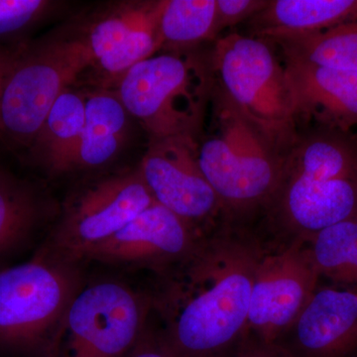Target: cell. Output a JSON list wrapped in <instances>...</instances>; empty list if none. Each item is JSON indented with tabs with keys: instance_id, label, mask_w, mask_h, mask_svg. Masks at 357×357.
I'll list each match as a JSON object with an SVG mask.
<instances>
[{
	"instance_id": "17",
	"label": "cell",
	"mask_w": 357,
	"mask_h": 357,
	"mask_svg": "<svg viewBox=\"0 0 357 357\" xmlns=\"http://www.w3.org/2000/svg\"><path fill=\"white\" fill-rule=\"evenodd\" d=\"M86 119L84 89H66L47 115L38 134L21 159L47 175L73 172Z\"/></svg>"
},
{
	"instance_id": "14",
	"label": "cell",
	"mask_w": 357,
	"mask_h": 357,
	"mask_svg": "<svg viewBox=\"0 0 357 357\" xmlns=\"http://www.w3.org/2000/svg\"><path fill=\"white\" fill-rule=\"evenodd\" d=\"M280 340L292 357H354L357 354V288H318Z\"/></svg>"
},
{
	"instance_id": "16",
	"label": "cell",
	"mask_w": 357,
	"mask_h": 357,
	"mask_svg": "<svg viewBox=\"0 0 357 357\" xmlns=\"http://www.w3.org/2000/svg\"><path fill=\"white\" fill-rule=\"evenodd\" d=\"M58 211L41 183L0 164V262L33 243Z\"/></svg>"
},
{
	"instance_id": "19",
	"label": "cell",
	"mask_w": 357,
	"mask_h": 357,
	"mask_svg": "<svg viewBox=\"0 0 357 357\" xmlns=\"http://www.w3.org/2000/svg\"><path fill=\"white\" fill-rule=\"evenodd\" d=\"M251 36L272 42L357 20V0H271L251 18Z\"/></svg>"
},
{
	"instance_id": "27",
	"label": "cell",
	"mask_w": 357,
	"mask_h": 357,
	"mask_svg": "<svg viewBox=\"0 0 357 357\" xmlns=\"http://www.w3.org/2000/svg\"><path fill=\"white\" fill-rule=\"evenodd\" d=\"M213 357H223V356H213Z\"/></svg>"
},
{
	"instance_id": "23",
	"label": "cell",
	"mask_w": 357,
	"mask_h": 357,
	"mask_svg": "<svg viewBox=\"0 0 357 357\" xmlns=\"http://www.w3.org/2000/svg\"><path fill=\"white\" fill-rule=\"evenodd\" d=\"M45 0H0V47L13 48L28 41L26 34L50 13Z\"/></svg>"
},
{
	"instance_id": "5",
	"label": "cell",
	"mask_w": 357,
	"mask_h": 357,
	"mask_svg": "<svg viewBox=\"0 0 357 357\" xmlns=\"http://www.w3.org/2000/svg\"><path fill=\"white\" fill-rule=\"evenodd\" d=\"M213 86L210 60L184 51H169L131 68L119 79L115 93L150 139L199 141Z\"/></svg>"
},
{
	"instance_id": "9",
	"label": "cell",
	"mask_w": 357,
	"mask_h": 357,
	"mask_svg": "<svg viewBox=\"0 0 357 357\" xmlns=\"http://www.w3.org/2000/svg\"><path fill=\"white\" fill-rule=\"evenodd\" d=\"M154 202L138 167L91 178L75 188L59 206L39 248L83 264L91 249L114 236Z\"/></svg>"
},
{
	"instance_id": "25",
	"label": "cell",
	"mask_w": 357,
	"mask_h": 357,
	"mask_svg": "<svg viewBox=\"0 0 357 357\" xmlns=\"http://www.w3.org/2000/svg\"><path fill=\"white\" fill-rule=\"evenodd\" d=\"M126 357H177L167 344L161 330L147 326L144 332Z\"/></svg>"
},
{
	"instance_id": "21",
	"label": "cell",
	"mask_w": 357,
	"mask_h": 357,
	"mask_svg": "<svg viewBox=\"0 0 357 357\" xmlns=\"http://www.w3.org/2000/svg\"><path fill=\"white\" fill-rule=\"evenodd\" d=\"M159 29L169 51L217 38V0H164Z\"/></svg>"
},
{
	"instance_id": "7",
	"label": "cell",
	"mask_w": 357,
	"mask_h": 357,
	"mask_svg": "<svg viewBox=\"0 0 357 357\" xmlns=\"http://www.w3.org/2000/svg\"><path fill=\"white\" fill-rule=\"evenodd\" d=\"M215 83L237 109L289 152L297 140V107L285 66L267 40L231 33L215 41Z\"/></svg>"
},
{
	"instance_id": "10",
	"label": "cell",
	"mask_w": 357,
	"mask_h": 357,
	"mask_svg": "<svg viewBox=\"0 0 357 357\" xmlns=\"http://www.w3.org/2000/svg\"><path fill=\"white\" fill-rule=\"evenodd\" d=\"M319 278L304 239L292 238L276 252L264 251L256 268L243 340L278 344L316 292Z\"/></svg>"
},
{
	"instance_id": "24",
	"label": "cell",
	"mask_w": 357,
	"mask_h": 357,
	"mask_svg": "<svg viewBox=\"0 0 357 357\" xmlns=\"http://www.w3.org/2000/svg\"><path fill=\"white\" fill-rule=\"evenodd\" d=\"M269 0H217V30L220 34L223 29L260 13Z\"/></svg>"
},
{
	"instance_id": "12",
	"label": "cell",
	"mask_w": 357,
	"mask_h": 357,
	"mask_svg": "<svg viewBox=\"0 0 357 357\" xmlns=\"http://www.w3.org/2000/svg\"><path fill=\"white\" fill-rule=\"evenodd\" d=\"M154 201L172 211L199 236L210 232L223 211L198 161V141L187 138L150 139L138 166Z\"/></svg>"
},
{
	"instance_id": "4",
	"label": "cell",
	"mask_w": 357,
	"mask_h": 357,
	"mask_svg": "<svg viewBox=\"0 0 357 357\" xmlns=\"http://www.w3.org/2000/svg\"><path fill=\"white\" fill-rule=\"evenodd\" d=\"M76 36L28 41L0 51V140L22 156L54 103L86 74Z\"/></svg>"
},
{
	"instance_id": "2",
	"label": "cell",
	"mask_w": 357,
	"mask_h": 357,
	"mask_svg": "<svg viewBox=\"0 0 357 357\" xmlns=\"http://www.w3.org/2000/svg\"><path fill=\"white\" fill-rule=\"evenodd\" d=\"M266 210L293 238L357 218V141L319 128L299 134L286 155L278 189Z\"/></svg>"
},
{
	"instance_id": "1",
	"label": "cell",
	"mask_w": 357,
	"mask_h": 357,
	"mask_svg": "<svg viewBox=\"0 0 357 357\" xmlns=\"http://www.w3.org/2000/svg\"><path fill=\"white\" fill-rule=\"evenodd\" d=\"M263 253L255 237L222 225L199 236L190 252L162 275L154 310L177 357L223 356L243 340Z\"/></svg>"
},
{
	"instance_id": "26",
	"label": "cell",
	"mask_w": 357,
	"mask_h": 357,
	"mask_svg": "<svg viewBox=\"0 0 357 357\" xmlns=\"http://www.w3.org/2000/svg\"><path fill=\"white\" fill-rule=\"evenodd\" d=\"M237 357H292L279 344H265L256 340H243Z\"/></svg>"
},
{
	"instance_id": "6",
	"label": "cell",
	"mask_w": 357,
	"mask_h": 357,
	"mask_svg": "<svg viewBox=\"0 0 357 357\" xmlns=\"http://www.w3.org/2000/svg\"><path fill=\"white\" fill-rule=\"evenodd\" d=\"M82 263L37 249L0 268V351L39 357L86 279Z\"/></svg>"
},
{
	"instance_id": "28",
	"label": "cell",
	"mask_w": 357,
	"mask_h": 357,
	"mask_svg": "<svg viewBox=\"0 0 357 357\" xmlns=\"http://www.w3.org/2000/svg\"><path fill=\"white\" fill-rule=\"evenodd\" d=\"M0 49H1V48H0Z\"/></svg>"
},
{
	"instance_id": "13",
	"label": "cell",
	"mask_w": 357,
	"mask_h": 357,
	"mask_svg": "<svg viewBox=\"0 0 357 357\" xmlns=\"http://www.w3.org/2000/svg\"><path fill=\"white\" fill-rule=\"evenodd\" d=\"M199 236L172 211L154 202L114 236L84 257L128 269H149L162 276L185 257Z\"/></svg>"
},
{
	"instance_id": "22",
	"label": "cell",
	"mask_w": 357,
	"mask_h": 357,
	"mask_svg": "<svg viewBox=\"0 0 357 357\" xmlns=\"http://www.w3.org/2000/svg\"><path fill=\"white\" fill-rule=\"evenodd\" d=\"M306 241L319 277L357 288V218L331 225Z\"/></svg>"
},
{
	"instance_id": "15",
	"label": "cell",
	"mask_w": 357,
	"mask_h": 357,
	"mask_svg": "<svg viewBox=\"0 0 357 357\" xmlns=\"http://www.w3.org/2000/svg\"><path fill=\"white\" fill-rule=\"evenodd\" d=\"M298 119H314L319 128L349 133L357 126V73L319 67L285 59Z\"/></svg>"
},
{
	"instance_id": "8",
	"label": "cell",
	"mask_w": 357,
	"mask_h": 357,
	"mask_svg": "<svg viewBox=\"0 0 357 357\" xmlns=\"http://www.w3.org/2000/svg\"><path fill=\"white\" fill-rule=\"evenodd\" d=\"M153 310V296L124 282H86L39 357H126Z\"/></svg>"
},
{
	"instance_id": "18",
	"label": "cell",
	"mask_w": 357,
	"mask_h": 357,
	"mask_svg": "<svg viewBox=\"0 0 357 357\" xmlns=\"http://www.w3.org/2000/svg\"><path fill=\"white\" fill-rule=\"evenodd\" d=\"M86 119L75 156L74 171L93 170L112 163L126 146L132 117L115 91L84 89Z\"/></svg>"
},
{
	"instance_id": "3",
	"label": "cell",
	"mask_w": 357,
	"mask_h": 357,
	"mask_svg": "<svg viewBox=\"0 0 357 357\" xmlns=\"http://www.w3.org/2000/svg\"><path fill=\"white\" fill-rule=\"evenodd\" d=\"M208 115L198 161L223 217L238 220L266 210L280 184L287 152L237 109L215 81Z\"/></svg>"
},
{
	"instance_id": "11",
	"label": "cell",
	"mask_w": 357,
	"mask_h": 357,
	"mask_svg": "<svg viewBox=\"0 0 357 357\" xmlns=\"http://www.w3.org/2000/svg\"><path fill=\"white\" fill-rule=\"evenodd\" d=\"M162 1H130L103 11L77 38L89 60L86 73L95 75L98 86H116L131 68L156 55L162 48L159 20Z\"/></svg>"
},
{
	"instance_id": "20",
	"label": "cell",
	"mask_w": 357,
	"mask_h": 357,
	"mask_svg": "<svg viewBox=\"0 0 357 357\" xmlns=\"http://www.w3.org/2000/svg\"><path fill=\"white\" fill-rule=\"evenodd\" d=\"M270 43L278 45L285 59L357 73V20L314 34L275 40Z\"/></svg>"
}]
</instances>
